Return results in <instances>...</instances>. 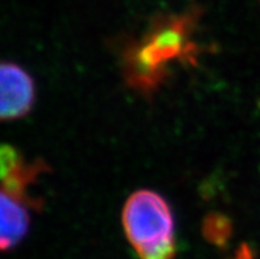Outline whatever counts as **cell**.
Here are the masks:
<instances>
[{
	"label": "cell",
	"mask_w": 260,
	"mask_h": 259,
	"mask_svg": "<svg viewBox=\"0 0 260 259\" xmlns=\"http://www.w3.org/2000/svg\"><path fill=\"white\" fill-rule=\"evenodd\" d=\"M200 12L161 16L144 36L123 52V72L129 86L151 95L171 76L172 66L194 64L198 46L191 36Z\"/></svg>",
	"instance_id": "obj_1"
},
{
	"label": "cell",
	"mask_w": 260,
	"mask_h": 259,
	"mask_svg": "<svg viewBox=\"0 0 260 259\" xmlns=\"http://www.w3.org/2000/svg\"><path fill=\"white\" fill-rule=\"evenodd\" d=\"M122 220L139 258L175 259V220L161 194L148 189L132 193L125 201Z\"/></svg>",
	"instance_id": "obj_2"
},
{
	"label": "cell",
	"mask_w": 260,
	"mask_h": 259,
	"mask_svg": "<svg viewBox=\"0 0 260 259\" xmlns=\"http://www.w3.org/2000/svg\"><path fill=\"white\" fill-rule=\"evenodd\" d=\"M36 99L29 73L13 63L0 61V121L25 117Z\"/></svg>",
	"instance_id": "obj_3"
},
{
	"label": "cell",
	"mask_w": 260,
	"mask_h": 259,
	"mask_svg": "<svg viewBox=\"0 0 260 259\" xmlns=\"http://www.w3.org/2000/svg\"><path fill=\"white\" fill-rule=\"evenodd\" d=\"M39 204L0 184V251L19 245L30 225V209Z\"/></svg>",
	"instance_id": "obj_4"
},
{
	"label": "cell",
	"mask_w": 260,
	"mask_h": 259,
	"mask_svg": "<svg viewBox=\"0 0 260 259\" xmlns=\"http://www.w3.org/2000/svg\"><path fill=\"white\" fill-rule=\"evenodd\" d=\"M46 168L43 161H26L16 148L0 146V184L35 203L37 200L30 196V188Z\"/></svg>",
	"instance_id": "obj_5"
},
{
	"label": "cell",
	"mask_w": 260,
	"mask_h": 259,
	"mask_svg": "<svg viewBox=\"0 0 260 259\" xmlns=\"http://www.w3.org/2000/svg\"><path fill=\"white\" fill-rule=\"evenodd\" d=\"M205 238L217 246H223L231 237V222L223 214H209L202 225Z\"/></svg>",
	"instance_id": "obj_6"
}]
</instances>
